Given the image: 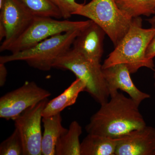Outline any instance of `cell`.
<instances>
[{
    "mask_svg": "<svg viewBox=\"0 0 155 155\" xmlns=\"http://www.w3.org/2000/svg\"><path fill=\"white\" fill-rule=\"evenodd\" d=\"M35 17L62 18L59 9L49 0H18Z\"/></svg>",
    "mask_w": 155,
    "mask_h": 155,
    "instance_id": "obj_18",
    "label": "cell"
},
{
    "mask_svg": "<svg viewBox=\"0 0 155 155\" xmlns=\"http://www.w3.org/2000/svg\"><path fill=\"white\" fill-rule=\"evenodd\" d=\"M75 15L88 18L99 25L116 47L130 28L133 18L119 8L115 0H92Z\"/></svg>",
    "mask_w": 155,
    "mask_h": 155,
    "instance_id": "obj_5",
    "label": "cell"
},
{
    "mask_svg": "<svg viewBox=\"0 0 155 155\" xmlns=\"http://www.w3.org/2000/svg\"><path fill=\"white\" fill-rule=\"evenodd\" d=\"M53 68L69 70L85 84V91L100 104L110 97L102 65L89 61L72 48L57 59Z\"/></svg>",
    "mask_w": 155,
    "mask_h": 155,
    "instance_id": "obj_4",
    "label": "cell"
},
{
    "mask_svg": "<svg viewBox=\"0 0 155 155\" xmlns=\"http://www.w3.org/2000/svg\"><path fill=\"white\" fill-rule=\"evenodd\" d=\"M59 9L62 18L67 19L75 15L76 12L82 6L78 4L76 0H49Z\"/></svg>",
    "mask_w": 155,
    "mask_h": 155,
    "instance_id": "obj_20",
    "label": "cell"
},
{
    "mask_svg": "<svg viewBox=\"0 0 155 155\" xmlns=\"http://www.w3.org/2000/svg\"><path fill=\"white\" fill-rule=\"evenodd\" d=\"M106 34L99 25L91 20L76 37L72 44V48L89 61L101 64Z\"/></svg>",
    "mask_w": 155,
    "mask_h": 155,
    "instance_id": "obj_12",
    "label": "cell"
},
{
    "mask_svg": "<svg viewBox=\"0 0 155 155\" xmlns=\"http://www.w3.org/2000/svg\"><path fill=\"white\" fill-rule=\"evenodd\" d=\"M147 21L152 25V27H155V16L148 19Z\"/></svg>",
    "mask_w": 155,
    "mask_h": 155,
    "instance_id": "obj_23",
    "label": "cell"
},
{
    "mask_svg": "<svg viewBox=\"0 0 155 155\" xmlns=\"http://www.w3.org/2000/svg\"><path fill=\"white\" fill-rule=\"evenodd\" d=\"M85 84L76 78L70 86L60 95L48 101L42 112L43 117H50L61 114L67 107L76 102L79 94L85 91Z\"/></svg>",
    "mask_w": 155,
    "mask_h": 155,
    "instance_id": "obj_13",
    "label": "cell"
},
{
    "mask_svg": "<svg viewBox=\"0 0 155 155\" xmlns=\"http://www.w3.org/2000/svg\"><path fill=\"white\" fill-rule=\"evenodd\" d=\"M116 139L88 134L81 143V155H115Z\"/></svg>",
    "mask_w": 155,
    "mask_h": 155,
    "instance_id": "obj_15",
    "label": "cell"
},
{
    "mask_svg": "<svg viewBox=\"0 0 155 155\" xmlns=\"http://www.w3.org/2000/svg\"><path fill=\"white\" fill-rule=\"evenodd\" d=\"M82 29H75L51 37L27 49L0 57V63L25 61L30 67L48 71L59 57L71 48Z\"/></svg>",
    "mask_w": 155,
    "mask_h": 155,
    "instance_id": "obj_3",
    "label": "cell"
},
{
    "mask_svg": "<svg viewBox=\"0 0 155 155\" xmlns=\"http://www.w3.org/2000/svg\"><path fill=\"white\" fill-rule=\"evenodd\" d=\"M91 20L72 21L58 20L51 17H35L24 32L6 48L5 51L15 53L33 46L49 38L75 29H82Z\"/></svg>",
    "mask_w": 155,
    "mask_h": 155,
    "instance_id": "obj_6",
    "label": "cell"
},
{
    "mask_svg": "<svg viewBox=\"0 0 155 155\" xmlns=\"http://www.w3.org/2000/svg\"><path fill=\"white\" fill-rule=\"evenodd\" d=\"M82 133V127L78 122H71L67 132L58 140L55 155H81L79 137Z\"/></svg>",
    "mask_w": 155,
    "mask_h": 155,
    "instance_id": "obj_16",
    "label": "cell"
},
{
    "mask_svg": "<svg viewBox=\"0 0 155 155\" xmlns=\"http://www.w3.org/2000/svg\"><path fill=\"white\" fill-rule=\"evenodd\" d=\"M3 0H0V5L2 4V2Z\"/></svg>",
    "mask_w": 155,
    "mask_h": 155,
    "instance_id": "obj_25",
    "label": "cell"
},
{
    "mask_svg": "<svg viewBox=\"0 0 155 155\" xmlns=\"http://www.w3.org/2000/svg\"><path fill=\"white\" fill-rule=\"evenodd\" d=\"M49 91L34 81H26L22 86L7 93L0 98V117L14 120L26 110L51 96Z\"/></svg>",
    "mask_w": 155,
    "mask_h": 155,
    "instance_id": "obj_8",
    "label": "cell"
},
{
    "mask_svg": "<svg viewBox=\"0 0 155 155\" xmlns=\"http://www.w3.org/2000/svg\"><path fill=\"white\" fill-rule=\"evenodd\" d=\"M42 122L44 126L41 140L42 155H55L56 146L58 140L68 129L62 125L61 114L43 117Z\"/></svg>",
    "mask_w": 155,
    "mask_h": 155,
    "instance_id": "obj_14",
    "label": "cell"
},
{
    "mask_svg": "<svg viewBox=\"0 0 155 155\" xmlns=\"http://www.w3.org/2000/svg\"><path fill=\"white\" fill-rule=\"evenodd\" d=\"M117 6L131 18L155 14V0H115Z\"/></svg>",
    "mask_w": 155,
    "mask_h": 155,
    "instance_id": "obj_17",
    "label": "cell"
},
{
    "mask_svg": "<svg viewBox=\"0 0 155 155\" xmlns=\"http://www.w3.org/2000/svg\"><path fill=\"white\" fill-rule=\"evenodd\" d=\"M155 35V27L143 28L141 17L133 18L128 31L104 61L102 68L124 64L130 74L136 73L142 67L154 70L153 60L147 59L145 53Z\"/></svg>",
    "mask_w": 155,
    "mask_h": 155,
    "instance_id": "obj_2",
    "label": "cell"
},
{
    "mask_svg": "<svg viewBox=\"0 0 155 155\" xmlns=\"http://www.w3.org/2000/svg\"><path fill=\"white\" fill-rule=\"evenodd\" d=\"M153 78H154V85L155 88V70L154 73Z\"/></svg>",
    "mask_w": 155,
    "mask_h": 155,
    "instance_id": "obj_24",
    "label": "cell"
},
{
    "mask_svg": "<svg viewBox=\"0 0 155 155\" xmlns=\"http://www.w3.org/2000/svg\"><path fill=\"white\" fill-rule=\"evenodd\" d=\"M155 128L146 125L116 138L115 155H154Z\"/></svg>",
    "mask_w": 155,
    "mask_h": 155,
    "instance_id": "obj_10",
    "label": "cell"
},
{
    "mask_svg": "<svg viewBox=\"0 0 155 155\" xmlns=\"http://www.w3.org/2000/svg\"><path fill=\"white\" fill-rule=\"evenodd\" d=\"M35 17L18 0H3L0 5V40H4L1 52L24 32Z\"/></svg>",
    "mask_w": 155,
    "mask_h": 155,
    "instance_id": "obj_7",
    "label": "cell"
},
{
    "mask_svg": "<svg viewBox=\"0 0 155 155\" xmlns=\"http://www.w3.org/2000/svg\"><path fill=\"white\" fill-rule=\"evenodd\" d=\"M1 155H24L23 144L19 132H14L0 145Z\"/></svg>",
    "mask_w": 155,
    "mask_h": 155,
    "instance_id": "obj_19",
    "label": "cell"
},
{
    "mask_svg": "<svg viewBox=\"0 0 155 155\" xmlns=\"http://www.w3.org/2000/svg\"><path fill=\"white\" fill-rule=\"evenodd\" d=\"M48 99L41 101L23 112L14 121L15 128L21 137L24 155H41V123L42 112Z\"/></svg>",
    "mask_w": 155,
    "mask_h": 155,
    "instance_id": "obj_9",
    "label": "cell"
},
{
    "mask_svg": "<svg viewBox=\"0 0 155 155\" xmlns=\"http://www.w3.org/2000/svg\"><path fill=\"white\" fill-rule=\"evenodd\" d=\"M154 155H155V153Z\"/></svg>",
    "mask_w": 155,
    "mask_h": 155,
    "instance_id": "obj_26",
    "label": "cell"
},
{
    "mask_svg": "<svg viewBox=\"0 0 155 155\" xmlns=\"http://www.w3.org/2000/svg\"><path fill=\"white\" fill-rule=\"evenodd\" d=\"M146 58L150 60H153L155 57V35L150 41L145 53Z\"/></svg>",
    "mask_w": 155,
    "mask_h": 155,
    "instance_id": "obj_21",
    "label": "cell"
},
{
    "mask_svg": "<svg viewBox=\"0 0 155 155\" xmlns=\"http://www.w3.org/2000/svg\"><path fill=\"white\" fill-rule=\"evenodd\" d=\"M110 98L91 116L85 127L87 133L116 139L147 125L139 105L131 98L118 91Z\"/></svg>",
    "mask_w": 155,
    "mask_h": 155,
    "instance_id": "obj_1",
    "label": "cell"
},
{
    "mask_svg": "<svg viewBox=\"0 0 155 155\" xmlns=\"http://www.w3.org/2000/svg\"><path fill=\"white\" fill-rule=\"evenodd\" d=\"M102 71L110 95L120 90L127 93L139 106L145 100L150 97V94L141 91L135 86L125 64H116L102 69Z\"/></svg>",
    "mask_w": 155,
    "mask_h": 155,
    "instance_id": "obj_11",
    "label": "cell"
},
{
    "mask_svg": "<svg viewBox=\"0 0 155 155\" xmlns=\"http://www.w3.org/2000/svg\"><path fill=\"white\" fill-rule=\"evenodd\" d=\"M7 71L5 64L0 63V86L2 87L5 85L7 79Z\"/></svg>",
    "mask_w": 155,
    "mask_h": 155,
    "instance_id": "obj_22",
    "label": "cell"
}]
</instances>
